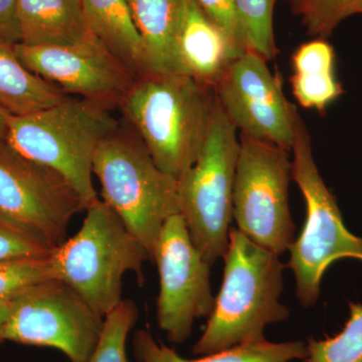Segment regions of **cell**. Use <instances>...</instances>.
Masks as SVG:
<instances>
[{
	"label": "cell",
	"instance_id": "9c48e42d",
	"mask_svg": "<svg viewBox=\"0 0 362 362\" xmlns=\"http://www.w3.org/2000/svg\"><path fill=\"white\" fill-rule=\"evenodd\" d=\"M104 322V317L73 288L52 279L13 300L2 337L4 341L58 349L71 362H88Z\"/></svg>",
	"mask_w": 362,
	"mask_h": 362
},
{
	"label": "cell",
	"instance_id": "603a6c76",
	"mask_svg": "<svg viewBox=\"0 0 362 362\" xmlns=\"http://www.w3.org/2000/svg\"><path fill=\"white\" fill-rule=\"evenodd\" d=\"M290 4L307 33L321 39L330 37L350 16H362V0H290Z\"/></svg>",
	"mask_w": 362,
	"mask_h": 362
},
{
	"label": "cell",
	"instance_id": "7402d4cb",
	"mask_svg": "<svg viewBox=\"0 0 362 362\" xmlns=\"http://www.w3.org/2000/svg\"><path fill=\"white\" fill-rule=\"evenodd\" d=\"M306 344L307 362H362V304L349 302V319L337 335Z\"/></svg>",
	"mask_w": 362,
	"mask_h": 362
},
{
	"label": "cell",
	"instance_id": "f1b7e54d",
	"mask_svg": "<svg viewBox=\"0 0 362 362\" xmlns=\"http://www.w3.org/2000/svg\"><path fill=\"white\" fill-rule=\"evenodd\" d=\"M13 301V300H11V301H0V344L4 341L2 334H4V327H6L9 314H11Z\"/></svg>",
	"mask_w": 362,
	"mask_h": 362
},
{
	"label": "cell",
	"instance_id": "f546056e",
	"mask_svg": "<svg viewBox=\"0 0 362 362\" xmlns=\"http://www.w3.org/2000/svg\"><path fill=\"white\" fill-rule=\"evenodd\" d=\"M7 115H8V114L0 108V140H4L6 137Z\"/></svg>",
	"mask_w": 362,
	"mask_h": 362
},
{
	"label": "cell",
	"instance_id": "cb8c5ba5",
	"mask_svg": "<svg viewBox=\"0 0 362 362\" xmlns=\"http://www.w3.org/2000/svg\"><path fill=\"white\" fill-rule=\"evenodd\" d=\"M137 318V305L131 300H122L105 317L103 332L88 362H129L126 344Z\"/></svg>",
	"mask_w": 362,
	"mask_h": 362
},
{
	"label": "cell",
	"instance_id": "7a4b0ae2",
	"mask_svg": "<svg viewBox=\"0 0 362 362\" xmlns=\"http://www.w3.org/2000/svg\"><path fill=\"white\" fill-rule=\"evenodd\" d=\"M223 259V283L206 329L192 349L197 356L266 339L267 326L290 316L289 308L280 301L286 268L280 255L232 228Z\"/></svg>",
	"mask_w": 362,
	"mask_h": 362
},
{
	"label": "cell",
	"instance_id": "d4e9b609",
	"mask_svg": "<svg viewBox=\"0 0 362 362\" xmlns=\"http://www.w3.org/2000/svg\"><path fill=\"white\" fill-rule=\"evenodd\" d=\"M54 278L49 256L0 261V301H11Z\"/></svg>",
	"mask_w": 362,
	"mask_h": 362
},
{
	"label": "cell",
	"instance_id": "30bf717a",
	"mask_svg": "<svg viewBox=\"0 0 362 362\" xmlns=\"http://www.w3.org/2000/svg\"><path fill=\"white\" fill-rule=\"evenodd\" d=\"M86 209L63 176L0 140V218L37 233L54 249L68 239L74 216Z\"/></svg>",
	"mask_w": 362,
	"mask_h": 362
},
{
	"label": "cell",
	"instance_id": "3957f363",
	"mask_svg": "<svg viewBox=\"0 0 362 362\" xmlns=\"http://www.w3.org/2000/svg\"><path fill=\"white\" fill-rule=\"evenodd\" d=\"M119 126L110 109L70 98L28 115L8 114L4 140L21 156L63 176L88 209L99 199L92 180L95 154Z\"/></svg>",
	"mask_w": 362,
	"mask_h": 362
},
{
	"label": "cell",
	"instance_id": "4fadbf2b",
	"mask_svg": "<svg viewBox=\"0 0 362 362\" xmlns=\"http://www.w3.org/2000/svg\"><path fill=\"white\" fill-rule=\"evenodd\" d=\"M30 71L65 94L106 108L120 106L136 76L98 39L74 45H13Z\"/></svg>",
	"mask_w": 362,
	"mask_h": 362
},
{
	"label": "cell",
	"instance_id": "52a82bcc",
	"mask_svg": "<svg viewBox=\"0 0 362 362\" xmlns=\"http://www.w3.org/2000/svg\"><path fill=\"white\" fill-rule=\"evenodd\" d=\"M238 132L218 101L201 153L177 180L180 214L194 246L211 266L223 258L230 240Z\"/></svg>",
	"mask_w": 362,
	"mask_h": 362
},
{
	"label": "cell",
	"instance_id": "7c38bea8",
	"mask_svg": "<svg viewBox=\"0 0 362 362\" xmlns=\"http://www.w3.org/2000/svg\"><path fill=\"white\" fill-rule=\"evenodd\" d=\"M214 90L240 134L291 152L297 108L285 97L280 77L272 73L265 59L245 52L228 66Z\"/></svg>",
	"mask_w": 362,
	"mask_h": 362
},
{
	"label": "cell",
	"instance_id": "ba28073f",
	"mask_svg": "<svg viewBox=\"0 0 362 362\" xmlns=\"http://www.w3.org/2000/svg\"><path fill=\"white\" fill-rule=\"evenodd\" d=\"M239 138L233 220L243 235L281 256L296 239L289 202L290 151L246 135Z\"/></svg>",
	"mask_w": 362,
	"mask_h": 362
},
{
	"label": "cell",
	"instance_id": "5b68a950",
	"mask_svg": "<svg viewBox=\"0 0 362 362\" xmlns=\"http://www.w3.org/2000/svg\"><path fill=\"white\" fill-rule=\"evenodd\" d=\"M93 175L103 202L146 247L150 256L166 221L180 214L177 180L156 165L134 130L119 126L100 144Z\"/></svg>",
	"mask_w": 362,
	"mask_h": 362
},
{
	"label": "cell",
	"instance_id": "e0dca14e",
	"mask_svg": "<svg viewBox=\"0 0 362 362\" xmlns=\"http://www.w3.org/2000/svg\"><path fill=\"white\" fill-rule=\"evenodd\" d=\"M291 66L293 95L303 108L323 113L344 94L337 76V54L326 39L300 45L293 52Z\"/></svg>",
	"mask_w": 362,
	"mask_h": 362
},
{
	"label": "cell",
	"instance_id": "5bb4252c",
	"mask_svg": "<svg viewBox=\"0 0 362 362\" xmlns=\"http://www.w3.org/2000/svg\"><path fill=\"white\" fill-rule=\"evenodd\" d=\"M176 52L178 73L214 88L246 51L233 44L195 0H185Z\"/></svg>",
	"mask_w": 362,
	"mask_h": 362
},
{
	"label": "cell",
	"instance_id": "44dd1931",
	"mask_svg": "<svg viewBox=\"0 0 362 362\" xmlns=\"http://www.w3.org/2000/svg\"><path fill=\"white\" fill-rule=\"evenodd\" d=\"M277 0H235V11L247 51L267 62L277 56L274 9Z\"/></svg>",
	"mask_w": 362,
	"mask_h": 362
},
{
	"label": "cell",
	"instance_id": "8fae6325",
	"mask_svg": "<svg viewBox=\"0 0 362 362\" xmlns=\"http://www.w3.org/2000/svg\"><path fill=\"white\" fill-rule=\"evenodd\" d=\"M152 261L159 275L157 323L169 341L180 344L192 334L197 319L211 315L216 297L211 266L194 246L180 214L162 228Z\"/></svg>",
	"mask_w": 362,
	"mask_h": 362
},
{
	"label": "cell",
	"instance_id": "2e32d148",
	"mask_svg": "<svg viewBox=\"0 0 362 362\" xmlns=\"http://www.w3.org/2000/svg\"><path fill=\"white\" fill-rule=\"evenodd\" d=\"M126 1L141 40L145 73L180 74L176 44L185 0Z\"/></svg>",
	"mask_w": 362,
	"mask_h": 362
},
{
	"label": "cell",
	"instance_id": "484cf974",
	"mask_svg": "<svg viewBox=\"0 0 362 362\" xmlns=\"http://www.w3.org/2000/svg\"><path fill=\"white\" fill-rule=\"evenodd\" d=\"M52 251L51 245L37 233L0 218V261L45 258Z\"/></svg>",
	"mask_w": 362,
	"mask_h": 362
},
{
	"label": "cell",
	"instance_id": "277c9868",
	"mask_svg": "<svg viewBox=\"0 0 362 362\" xmlns=\"http://www.w3.org/2000/svg\"><path fill=\"white\" fill-rule=\"evenodd\" d=\"M80 230L52 249L54 278L66 283L104 318L122 302L124 275L144 283L143 265L151 256L106 202L87 209Z\"/></svg>",
	"mask_w": 362,
	"mask_h": 362
},
{
	"label": "cell",
	"instance_id": "4316f807",
	"mask_svg": "<svg viewBox=\"0 0 362 362\" xmlns=\"http://www.w3.org/2000/svg\"><path fill=\"white\" fill-rule=\"evenodd\" d=\"M206 16L230 37L233 44L247 51L235 11V0H195Z\"/></svg>",
	"mask_w": 362,
	"mask_h": 362
},
{
	"label": "cell",
	"instance_id": "83f0119b",
	"mask_svg": "<svg viewBox=\"0 0 362 362\" xmlns=\"http://www.w3.org/2000/svg\"><path fill=\"white\" fill-rule=\"evenodd\" d=\"M18 2V0H0V42L13 45L21 42Z\"/></svg>",
	"mask_w": 362,
	"mask_h": 362
},
{
	"label": "cell",
	"instance_id": "8992f818",
	"mask_svg": "<svg viewBox=\"0 0 362 362\" xmlns=\"http://www.w3.org/2000/svg\"><path fill=\"white\" fill-rule=\"evenodd\" d=\"M291 152L292 180L303 195L306 220L288 251L287 267L294 274L298 301L309 308L318 301L324 274L335 261L350 258L362 262V237L350 233L343 223L337 197L317 168L310 134L299 113Z\"/></svg>",
	"mask_w": 362,
	"mask_h": 362
},
{
	"label": "cell",
	"instance_id": "6da1fadb",
	"mask_svg": "<svg viewBox=\"0 0 362 362\" xmlns=\"http://www.w3.org/2000/svg\"><path fill=\"white\" fill-rule=\"evenodd\" d=\"M216 103L214 88L194 78L145 73L119 108L156 165L178 180L201 153Z\"/></svg>",
	"mask_w": 362,
	"mask_h": 362
},
{
	"label": "cell",
	"instance_id": "ac0fdd59",
	"mask_svg": "<svg viewBox=\"0 0 362 362\" xmlns=\"http://www.w3.org/2000/svg\"><path fill=\"white\" fill-rule=\"evenodd\" d=\"M135 358L139 362H291L306 359V342L274 343L263 339L247 343L199 358H183L175 350L158 343L149 331L138 330L133 338Z\"/></svg>",
	"mask_w": 362,
	"mask_h": 362
},
{
	"label": "cell",
	"instance_id": "ffe728a7",
	"mask_svg": "<svg viewBox=\"0 0 362 362\" xmlns=\"http://www.w3.org/2000/svg\"><path fill=\"white\" fill-rule=\"evenodd\" d=\"M90 30L105 47L132 71L145 73L141 40L126 0H82Z\"/></svg>",
	"mask_w": 362,
	"mask_h": 362
},
{
	"label": "cell",
	"instance_id": "d6986e66",
	"mask_svg": "<svg viewBox=\"0 0 362 362\" xmlns=\"http://www.w3.org/2000/svg\"><path fill=\"white\" fill-rule=\"evenodd\" d=\"M71 97L28 70L13 45L0 42V108L13 116L35 113Z\"/></svg>",
	"mask_w": 362,
	"mask_h": 362
},
{
	"label": "cell",
	"instance_id": "9a60e30c",
	"mask_svg": "<svg viewBox=\"0 0 362 362\" xmlns=\"http://www.w3.org/2000/svg\"><path fill=\"white\" fill-rule=\"evenodd\" d=\"M18 16L20 44L74 45L97 39L82 0H18Z\"/></svg>",
	"mask_w": 362,
	"mask_h": 362
}]
</instances>
